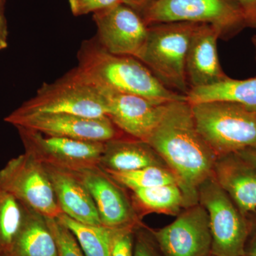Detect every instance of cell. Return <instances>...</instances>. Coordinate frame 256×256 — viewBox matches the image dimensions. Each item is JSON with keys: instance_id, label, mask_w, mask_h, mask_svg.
<instances>
[{"instance_id": "obj_18", "label": "cell", "mask_w": 256, "mask_h": 256, "mask_svg": "<svg viewBox=\"0 0 256 256\" xmlns=\"http://www.w3.org/2000/svg\"><path fill=\"white\" fill-rule=\"evenodd\" d=\"M99 166L106 172H130L150 166H166L148 142L124 136L106 142Z\"/></svg>"}, {"instance_id": "obj_33", "label": "cell", "mask_w": 256, "mask_h": 256, "mask_svg": "<svg viewBox=\"0 0 256 256\" xmlns=\"http://www.w3.org/2000/svg\"><path fill=\"white\" fill-rule=\"evenodd\" d=\"M153 0H124V4L129 5L138 12L142 11Z\"/></svg>"}, {"instance_id": "obj_21", "label": "cell", "mask_w": 256, "mask_h": 256, "mask_svg": "<svg viewBox=\"0 0 256 256\" xmlns=\"http://www.w3.org/2000/svg\"><path fill=\"white\" fill-rule=\"evenodd\" d=\"M131 197L140 217L149 213L178 216L185 208L184 198L178 184L134 190Z\"/></svg>"}, {"instance_id": "obj_6", "label": "cell", "mask_w": 256, "mask_h": 256, "mask_svg": "<svg viewBox=\"0 0 256 256\" xmlns=\"http://www.w3.org/2000/svg\"><path fill=\"white\" fill-rule=\"evenodd\" d=\"M139 13L148 26L178 22L210 24L222 40H230L247 28L237 0H153Z\"/></svg>"}, {"instance_id": "obj_24", "label": "cell", "mask_w": 256, "mask_h": 256, "mask_svg": "<svg viewBox=\"0 0 256 256\" xmlns=\"http://www.w3.org/2000/svg\"><path fill=\"white\" fill-rule=\"evenodd\" d=\"M106 172L124 188L132 192L140 188L178 184L174 174L166 166H150L133 171Z\"/></svg>"}, {"instance_id": "obj_10", "label": "cell", "mask_w": 256, "mask_h": 256, "mask_svg": "<svg viewBox=\"0 0 256 256\" xmlns=\"http://www.w3.org/2000/svg\"><path fill=\"white\" fill-rule=\"evenodd\" d=\"M96 38L102 48L114 55L139 58L148 34V26L140 13L121 4L94 13Z\"/></svg>"}, {"instance_id": "obj_27", "label": "cell", "mask_w": 256, "mask_h": 256, "mask_svg": "<svg viewBox=\"0 0 256 256\" xmlns=\"http://www.w3.org/2000/svg\"><path fill=\"white\" fill-rule=\"evenodd\" d=\"M134 256H161L150 229L140 224L134 230Z\"/></svg>"}, {"instance_id": "obj_35", "label": "cell", "mask_w": 256, "mask_h": 256, "mask_svg": "<svg viewBox=\"0 0 256 256\" xmlns=\"http://www.w3.org/2000/svg\"><path fill=\"white\" fill-rule=\"evenodd\" d=\"M207 256H216L212 255V254H210V255Z\"/></svg>"}, {"instance_id": "obj_20", "label": "cell", "mask_w": 256, "mask_h": 256, "mask_svg": "<svg viewBox=\"0 0 256 256\" xmlns=\"http://www.w3.org/2000/svg\"><path fill=\"white\" fill-rule=\"evenodd\" d=\"M8 256H58L46 217L28 208L26 220Z\"/></svg>"}, {"instance_id": "obj_30", "label": "cell", "mask_w": 256, "mask_h": 256, "mask_svg": "<svg viewBox=\"0 0 256 256\" xmlns=\"http://www.w3.org/2000/svg\"><path fill=\"white\" fill-rule=\"evenodd\" d=\"M245 256H256V224H250V230L245 247Z\"/></svg>"}, {"instance_id": "obj_29", "label": "cell", "mask_w": 256, "mask_h": 256, "mask_svg": "<svg viewBox=\"0 0 256 256\" xmlns=\"http://www.w3.org/2000/svg\"><path fill=\"white\" fill-rule=\"evenodd\" d=\"M245 15L247 28H256V0H237Z\"/></svg>"}, {"instance_id": "obj_34", "label": "cell", "mask_w": 256, "mask_h": 256, "mask_svg": "<svg viewBox=\"0 0 256 256\" xmlns=\"http://www.w3.org/2000/svg\"><path fill=\"white\" fill-rule=\"evenodd\" d=\"M252 45H254V48H255L256 58V35L252 37Z\"/></svg>"}, {"instance_id": "obj_8", "label": "cell", "mask_w": 256, "mask_h": 256, "mask_svg": "<svg viewBox=\"0 0 256 256\" xmlns=\"http://www.w3.org/2000/svg\"><path fill=\"white\" fill-rule=\"evenodd\" d=\"M0 188L47 218L63 214L44 166L28 153L12 158L0 170Z\"/></svg>"}, {"instance_id": "obj_19", "label": "cell", "mask_w": 256, "mask_h": 256, "mask_svg": "<svg viewBox=\"0 0 256 256\" xmlns=\"http://www.w3.org/2000/svg\"><path fill=\"white\" fill-rule=\"evenodd\" d=\"M186 98L191 105L222 101L238 104L256 112V77L237 80L228 76L212 85L190 88Z\"/></svg>"}, {"instance_id": "obj_37", "label": "cell", "mask_w": 256, "mask_h": 256, "mask_svg": "<svg viewBox=\"0 0 256 256\" xmlns=\"http://www.w3.org/2000/svg\"></svg>"}, {"instance_id": "obj_13", "label": "cell", "mask_w": 256, "mask_h": 256, "mask_svg": "<svg viewBox=\"0 0 256 256\" xmlns=\"http://www.w3.org/2000/svg\"><path fill=\"white\" fill-rule=\"evenodd\" d=\"M75 172L90 192L102 226L120 229L136 228L142 224L126 188L100 166Z\"/></svg>"}, {"instance_id": "obj_11", "label": "cell", "mask_w": 256, "mask_h": 256, "mask_svg": "<svg viewBox=\"0 0 256 256\" xmlns=\"http://www.w3.org/2000/svg\"><path fill=\"white\" fill-rule=\"evenodd\" d=\"M150 232L163 256H207L212 250L208 214L200 203L184 208L176 220Z\"/></svg>"}, {"instance_id": "obj_15", "label": "cell", "mask_w": 256, "mask_h": 256, "mask_svg": "<svg viewBox=\"0 0 256 256\" xmlns=\"http://www.w3.org/2000/svg\"><path fill=\"white\" fill-rule=\"evenodd\" d=\"M218 30L206 23H198L188 44L185 62L186 82L190 88L207 86L226 78L218 58Z\"/></svg>"}, {"instance_id": "obj_31", "label": "cell", "mask_w": 256, "mask_h": 256, "mask_svg": "<svg viewBox=\"0 0 256 256\" xmlns=\"http://www.w3.org/2000/svg\"><path fill=\"white\" fill-rule=\"evenodd\" d=\"M236 154L248 164L256 168V148H247L238 152Z\"/></svg>"}, {"instance_id": "obj_2", "label": "cell", "mask_w": 256, "mask_h": 256, "mask_svg": "<svg viewBox=\"0 0 256 256\" xmlns=\"http://www.w3.org/2000/svg\"><path fill=\"white\" fill-rule=\"evenodd\" d=\"M76 70L98 89L141 96L156 104L186 100L170 90L137 58L109 53L95 38L82 42Z\"/></svg>"}, {"instance_id": "obj_12", "label": "cell", "mask_w": 256, "mask_h": 256, "mask_svg": "<svg viewBox=\"0 0 256 256\" xmlns=\"http://www.w3.org/2000/svg\"><path fill=\"white\" fill-rule=\"evenodd\" d=\"M4 121L16 127L34 130L45 134L80 140L108 142L126 136L108 116L89 118L66 114H42L10 118Z\"/></svg>"}, {"instance_id": "obj_1", "label": "cell", "mask_w": 256, "mask_h": 256, "mask_svg": "<svg viewBox=\"0 0 256 256\" xmlns=\"http://www.w3.org/2000/svg\"><path fill=\"white\" fill-rule=\"evenodd\" d=\"M146 142L174 174L185 208L198 204V186L213 175L218 156L198 132L191 104L186 100L168 104Z\"/></svg>"}, {"instance_id": "obj_7", "label": "cell", "mask_w": 256, "mask_h": 256, "mask_svg": "<svg viewBox=\"0 0 256 256\" xmlns=\"http://www.w3.org/2000/svg\"><path fill=\"white\" fill-rule=\"evenodd\" d=\"M198 202L208 214L212 250L216 256H244L250 222L220 188L214 175L198 186Z\"/></svg>"}, {"instance_id": "obj_3", "label": "cell", "mask_w": 256, "mask_h": 256, "mask_svg": "<svg viewBox=\"0 0 256 256\" xmlns=\"http://www.w3.org/2000/svg\"><path fill=\"white\" fill-rule=\"evenodd\" d=\"M191 106L198 132L217 156L256 148V112L222 101Z\"/></svg>"}, {"instance_id": "obj_28", "label": "cell", "mask_w": 256, "mask_h": 256, "mask_svg": "<svg viewBox=\"0 0 256 256\" xmlns=\"http://www.w3.org/2000/svg\"><path fill=\"white\" fill-rule=\"evenodd\" d=\"M74 16H82L96 12L111 6L124 3V0H68Z\"/></svg>"}, {"instance_id": "obj_16", "label": "cell", "mask_w": 256, "mask_h": 256, "mask_svg": "<svg viewBox=\"0 0 256 256\" xmlns=\"http://www.w3.org/2000/svg\"><path fill=\"white\" fill-rule=\"evenodd\" d=\"M43 165L63 214L80 223L102 225L92 195L78 174L72 170Z\"/></svg>"}, {"instance_id": "obj_4", "label": "cell", "mask_w": 256, "mask_h": 256, "mask_svg": "<svg viewBox=\"0 0 256 256\" xmlns=\"http://www.w3.org/2000/svg\"><path fill=\"white\" fill-rule=\"evenodd\" d=\"M42 114L99 118L108 116V110L102 92L74 68L55 82L42 84L36 95L8 116L18 118Z\"/></svg>"}, {"instance_id": "obj_9", "label": "cell", "mask_w": 256, "mask_h": 256, "mask_svg": "<svg viewBox=\"0 0 256 256\" xmlns=\"http://www.w3.org/2000/svg\"><path fill=\"white\" fill-rule=\"evenodd\" d=\"M25 152L42 164L79 171L99 165L106 142L45 136L38 131L16 127Z\"/></svg>"}, {"instance_id": "obj_32", "label": "cell", "mask_w": 256, "mask_h": 256, "mask_svg": "<svg viewBox=\"0 0 256 256\" xmlns=\"http://www.w3.org/2000/svg\"><path fill=\"white\" fill-rule=\"evenodd\" d=\"M8 32L6 22L0 14V50H4L8 45Z\"/></svg>"}, {"instance_id": "obj_14", "label": "cell", "mask_w": 256, "mask_h": 256, "mask_svg": "<svg viewBox=\"0 0 256 256\" xmlns=\"http://www.w3.org/2000/svg\"><path fill=\"white\" fill-rule=\"evenodd\" d=\"M98 90L105 97L108 117L124 134L144 142L159 124L168 104H154L132 94Z\"/></svg>"}, {"instance_id": "obj_22", "label": "cell", "mask_w": 256, "mask_h": 256, "mask_svg": "<svg viewBox=\"0 0 256 256\" xmlns=\"http://www.w3.org/2000/svg\"><path fill=\"white\" fill-rule=\"evenodd\" d=\"M28 208L0 188V256H8L28 215Z\"/></svg>"}, {"instance_id": "obj_25", "label": "cell", "mask_w": 256, "mask_h": 256, "mask_svg": "<svg viewBox=\"0 0 256 256\" xmlns=\"http://www.w3.org/2000/svg\"><path fill=\"white\" fill-rule=\"evenodd\" d=\"M56 244L58 256H86L72 230L57 218H47Z\"/></svg>"}, {"instance_id": "obj_23", "label": "cell", "mask_w": 256, "mask_h": 256, "mask_svg": "<svg viewBox=\"0 0 256 256\" xmlns=\"http://www.w3.org/2000/svg\"><path fill=\"white\" fill-rule=\"evenodd\" d=\"M57 218L72 230L86 256H110L112 229L80 223L64 214Z\"/></svg>"}, {"instance_id": "obj_26", "label": "cell", "mask_w": 256, "mask_h": 256, "mask_svg": "<svg viewBox=\"0 0 256 256\" xmlns=\"http://www.w3.org/2000/svg\"><path fill=\"white\" fill-rule=\"evenodd\" d=\"M136 228L112 229L110 256H134Z\"/></svg>"}, {"instance_id": "obj_36", "label": "cell", "mask_w": 256, "mask_h": 256, "mask_svg": "<svg viewBox=\"0 0 256 256\" xmlns=\"http://www.w3.org/2000/svg\"><path fill=\"white\" fill-rule=\"evenodd\" d=\"M2 0H0V3L2 2Z\"/></svg>"}, {"instance_id": "obj_17", "label": "cell", "mask_w": 256, "mask_h": 256, "mask_svg": "<svg viewBox=\"0 0 256 256\" xmlns=\"http://www.w3.org/2000/svg\"><path fill=\"white\" fill-rule=\"evenodd\" d=\"M213 175L242 214L256 212V168L233 153L217 158Z\"/></svg>"}, {"instance_id": "obj_5", "label": "cell", "mask_w": 256, "mask_h": 256, "mask_svg": "<svg viewBox=\"0 0 256 256\" xmlns=\"http://www.w3.org/2000/svg\"><path fill=\"white\" fill-rule=\"evenodd\" d=\"M198 23H160L148 26L146 44L138 60L162 84L186 96L190 88L185 72L186 52Z\"/></svg>"}]
</instances>
